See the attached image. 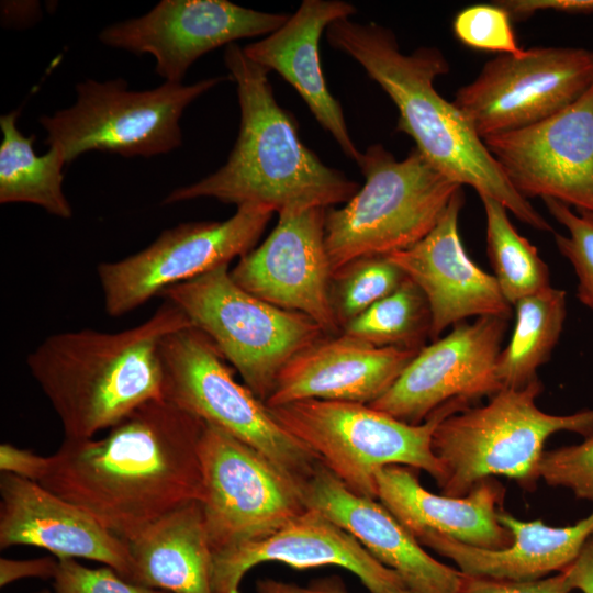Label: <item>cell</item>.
<instances>
[{
	"mask_svg": "<svg viewBox=\"0 0 593 593\" xmlns=\"http://www.w3.org/2000/svg\"><path fill=\"white\" fill-rule=\"evenodd\" d=\"M205 422L165 399L136 407L101 438L64 439L38 483L121 539L202 499Z\"/></svg>",
	"mask_w": 593,
	"mask_h": 593,
	"instance_id": "obj_1",
	"label": "cell"
},
{
	"mask_svg": "<svg viewBox=\"0 0 593 593\" xmlns=\"http://www.w3.org/2000/svg\"><path fill=\"white\" fill-rule=\"evenodd\" d=\"M329 45L355 59L390 97L399 112L396 130L407 134L440 172L479 197L501 202L524 224L552 232L550 223L508 182L467 118L440 96L434 81L449 71L443 52L422 46L405 54L394 33L373 22L339 19L326 29Z\"/></svg>",
	"mask_w": 593,
	"mask_h": 593,
	"instance_id": "obj_2",
	"label": "cell"
},
{
	"mask_svg": "<svg viewBox=\"0 0 593 593\" xmlns=\"http://www.w3.org/2000/svg\"><path fill=\"white\" fill-rule=\"evenodd\" d=\"M224 64L236 85L240 112L233 149L221 168L172 190L163 203L212 198L281 214L349 201L359 184L325 165L302 143L296 121L275 99L269 71L236 43L225 47Z\"/></svg>",
	"mask_w": 593,
	"mask_h": 593,
	"instance_id": "obj_3",
	"label": "cell"
},
{
	"mask_svg": "<svg viewBox=\"0 0 593 593\" xmlns=\"http://www.w3.org/2000/svg\"><path fill=\"white\" fill-rule=\"evenodd\" d=\"M190 325L176 304L164 300L149 318L131 328H82L45 338L26 363L58 415L65 438H92L145 402L164 399L160 343Z\"/></svg>",
	"mask_w": 593,
	"mask_h": 593,
	"instance_id": "obj_4",
	"label": "cell"
},
{
	"mask_svg": "<svg viewBox=\"0 0 593 593\" xmlns=\"http://www.w3.org/2000/svg\"><path fill=\"white\" fill-rule=\"evenodd\" d=\"M536 379L519 389H501L482 406L445 417L436 427L432 448L443 468L441 494L467 495L483 479L504 475L524 490H536L546 440L557 432L593 436V410L570 415L541 411Z\"/></svg>",
	"mask_w": 593,
	"mask_h": 593,
	"instance_id": "obj_5",
	"label": "cell"
},
{
	"mask_svg": "<svg viewBox=\"0 0 593 593\" xmlns=\"http://www.w3.org/2000/svg\"><path fill=\"white\" fill-rule=\"evenodd\" d=\"M356 164L365 184L344 206L325 212V246L333 273L354 259L413 246L462 188L416 147L398 160L383 145L372 144Z\"/></svg>",
	"mask_w": 593,
	"mask_h": 593,
	"instance_id": "obj_6",
	"label": "cell"
},
{
	"mask_svg": "<svg viewBox=\"0 0 593 593\" xmlns=\"http://www.w3.org/2000/svg\"><path fill=\"white\" fill-rule=\"evenodd\" d=\"M468 407L463 401L446 403L418 425L356 402L302 400L268 409L348 490L377 500V473L388 466L424 470L440 482L433 434L445 417Z\"/></svg>",
	"mask_w": 593,
	"mask_h": 593,
	"instance_id": "obj_7",
	"label": "cell"
},
{
	"mask_svg": "<svg viewBox=\"0 0 593 593\" xmlns=\"http://www.w3.org/2000/svg\"><path fill=\"white\" fill-rule=\"evenodd\" d=\"M163 398L249 445L302 485L321 460L286 430L245 384L212 340L193 325L160 343Z\"/></svg>",
	"mask_w": 593,
	"mask_h": 593,
	"instance_id": "obj_8",
	"label": "cell"
},
{
	"mask_svg": "<svg viewBox=\"0 0 593 593\" xmlns=\"http://www.w3.org/2000/svg\"><path fill=\"white\" fill-rule=\"evenodd\" d=\"M228 266L169 287L159 296L176 304L212 340L244 384L266 402L286 363L326 334L309 316L242 289Z\"/></svg>",
	"mask_w": 593,
	"mask_h": 593,
	"instance_id": "obj_9",
	"label": "cell"
},
{
	"mask_svg": "<svg viewBox=\"0 0 593 593\" xmlns=\"http://www.w3.org/2000/svg\"><path fill=\"white\" fill-rule=\"evenodd\" d=\"M231 80L217 76L191 85L166 82L150 90H130L123 79L76 86V102L40 123L45 143L61 152L67 164L90 150L124 157H152L169 153L182 144L180 119L197 98Z\"/></svg>",
	"mask_w": 593,
	"mask_h": 593,
	"instance_id": "obj_10",
	"label": "cell"
},
{
	"mask_svg": "<svg viewBox=\"0 0 593 593\" xmlns=\"http://www.w3.org/2000/svg\"><path fill=\"white\" fill-rule=\"evenodd\" d=\"M202 512L212 553L261 540L302 513L301 486L249 445L205 423Z\"/></svg>",
	"mask_w": 593,
	"mask_h": 593,
	"instance_id": "obj_11",
	"label": "cell"
},
{
	"mask_svg": "<svg viewBox=\"0 0 593 593\" xmlns=\"http://www.w3.org/2000/svg\"><path fill=\"white\" fill-rule=\"evenodd\" d=\"M593 83V51L535 46L486 61L454 104L483 141L539 123L574 103Z\"/></svg>",
	"mask_w": 593,
	"mask_h": 593,
	"instance_id": "obj_12",
	"label": "cell"
},
{
	"mask_svg": "<svg viewBox=\"0 0 593 593\" xmlns=\"http://www.w3.org/2000/svg\"><path fill=\"white\" fill-rule=\"evenodd\" d=\"M272 214L264 206L239 205L225 221L178 224L138 253L99 264L107 314L122 316L169 287L239 259L255 248Z\"/></svg>",
	"mask_w": 593,
	"mask_h": 593,
	"instance_id": "obj_13",
	"label": "cell"
},
{
	"mask_svg": "<svg viewBox=\"0 0 593 593\" xmlns=\"http://www.w3.org/2000/svg\"><path fill=\"white\" fill-rule=\"evenodd\" d=\"M510 320L499 316L461 322L424 346L378 400L369 405L418 425L452 401L469 404L502 389L496 363Z\"/></svg>",
	"mask_w": 593,
	"mask_h": 593,
	"instance_id": "obj_14",
	"label": "cell"
},
{
	"mask_svg": "<svg viewBox=\"0 0 593 593\" xmlns=\"http://www.w3.org/2000/svg\"><path fill=\"white\" fill-rule=\"evenodd\" d=\"M483 143L523 198L593 214V83L555 115Z\"/></svg>",
	"mask_w": 593,
	"mask_h": 593,
	"instance_id": "obj_15",
	"label": "cell"
},
{
	"mask_svg": "<svg viewBox=\"0 0 593 593\" xmlns=\"http://www.w3.org/2000/svg\"><path fill=\"white\" fill-rule=\"evenodd\" d=\"M289 16L226 0H163L142 16L109 25L99 38L114 48L150 54L166 82L181 83L202 55L237 40L269 35Z\"/></svg>",
	"mask_w": 593,
	"mask_h": 593,
	"instance_id": "obj_16",
	"label": "cell"
},
{
	"mask_svg": "<svg viewBox=\"0 0 593 593\" xmlns=\"http://www.w3.org/2000/svg\"><path fill=\"white\" fill-rule=\"evenodd\" d=\"M323 208L289 211L269 236L238 259L233 281L250 294L312 318L326 335L340 327L331 302L333 270L325 246Z\"/></svg>",
	"mask_w": 593,
	"mask_h": 593,
	"instance_id": "obj_17",
	"label": "cell"
},
{
	"mask_svg": "<svg viewBox=\"0 0 593 593\" xmlns=\"http://www.w3.org/2000/svg\"><path fill=\"white\" fill-rule=\"evenodd\" d=\"M462 188L450 199L430 232L413 246L387 255L424 293L432 340L469 317L511 318L512 305L493 275L467 254L459 235Z\"/></svg>",
	"mask_w": 593,
	"mask_h": 593,
	"instance_id": "obj_18",
	"label": "cell"
},
{
	"mask_svg": "<svg viewBox=\"0 0 593 593\" xmlns=\"http://www.w3.org/2000/svg\"><path fill=\"white\" fill-rule=\"evenodd\" d=\"M264 562L298 570L336 566L354 573L370 593H411L394 571L315 508L306 507L261 540L213 553L212 593H239L245 574Z\"/></svg>",
	"mask_w": 593,
	"mask_h": 593,
	"instance_id": "obj_19",
	"label": "cell"
},
{
	"mask_svg": "<svg viewBox=\"0 0 593 593\" xmlns=\"http://www.w3.org/2000/svg\"><path fill=\"white\" fill-rule=\"evenodd\" d=\"M0 548L24 545L60 558L104 563L134 583L133 562L123 539L75 504L38 482L10 473L0 477Z\"/></svg>",
	"mask_w": 593,
	"mask_h": 593,
	"instance_id": "obj_20",
	"label": "cell"
},
{
	"mask_svg": "<svg viewBox=\"0 0 593 593\" xmlns=\"http://www.w3.org/2000/svg\"><path fill=\"white\" fill-rule=\"evenodd\" d=\"M302 495L306 507L353 535L411 593L461 592L465 573L433 558L380 502L353 493L322 462L302 485Z\"/></svg>",
	"mask_w": 593,
	"mask_h": 593,
	"instance_id": "obj_21",
	"label": "cell"
},
{
	"mask_svg": "<svg viewBox=\"0 0 593 593\" xmlns=\"http://www.w3.org/2000/svg\"><path fill=\"white\" fill-rule=\"evenodd\" d=\"M419 350L376 347L342 333L325 335L286 363L265 404L275 407L302 400L370 404Z\"/></svg>",
	"mask_w": 593,
	"mask_h": 593,
	"instance_id": "obj_22",
	"label": "cell"
},
{
	"mask_svg": "<svg viewBox=\"0 0 593 593\" xmlns=\"http://www.w3.org/2000/svg\"><path fill=\"white\" fill-rule=\"evenodd\" d=\"M376 479L377 500L416 540L433 533L488 550L505 549L513 541L497 518L505 488L494 478L481 480L461 497L429 492L405 466L384 467Z\"/></svg>",
	"mask_w": 593,
	"mask_h": 593,
	"instance_id": "obj_23",
	"label": "cell"
},
{
	"mask_svg": "<svg viewBox=\"0 0 593 593\" xmlns=\"http://www.w3.org/2000/svg\"><path fill=\"white\" fill-rule=\"evenodd\" d=\"M356 11L351 3L342 0H304L277 31L243 49L250 60L289 82L318 124L357 163L361 152L350 137L339 102L326 85L318 48L328 25L353 16Z\"/></svg>",
	"mask_w": 593,
	"mask_h": 593,
	"instance_id": "obj_24",
	"label": "cell"
},
{
	"mask_svg": "<svg viewBox=\"0 0 593 593\" xmlns=\"http://www.w3.org/2000/svg\"><path fill=\"white\" fill-rule=\"evenodd\" d=\"M497 518L513 537L505 549L477 548L433 533L422 535L417 541L456 562L467 575L529 581L568 568L593 535V512L564 527L549 526L541 519L519 521L504 510Z\"/></svg>",
	"mask_w": 593,
	"mask_h": 593,
	"instance_id": "obj_25",
	"label": "cell"
},
{
	"mask_svg": "<svg viewBox=\"0 0 593 593\" xmlns=\"http://www.w3.org/2000/svg\"><path fill=\"white\" fill-rule=\"evenodd\" d=\"M124 541L135 584L168 593H212L213 553L200 501L175 508Z\"/></svg>",
	"mask_w": 593,
	"mask_h": 593,
	"instance_id": "obj_26",
	"label": "cell"
},
{
	"mask_svg": "<svg viewBox=\"0 0 593 593\" xmlns=\"http://www.w3.org/2000/svg\"><path fill=\"white\" fill-rule=\"evenodd\" d=\"M19 113L11 111L0 118V202L31 203L54 216L69 219L72 210L63 192L65 157L55 147L37 155L35 136L23 135L16 126Z\"/></svg>",
	"mask_w": 593,
	"mask_h": 593,
	"instance_id": "obj_27",
	"label": "cell"
},
{
	"mask_svg": "<svg viewBox=\"0 0 593 593\" xmlns=\"http://www.w3.org/2000/svg\"><path fill=\"white\" fill-rule=\"evenodd\" d=\"M515 324L496 363L502 389H519L538 379L559 342L567 316V296L561 289L548 287L518 300Z\"/></svg>",
	"mask_w": 593,
	"mask_h": 593,
	"instance_id": "obj_28",
	"label": "cell"
},
{
	"mask_svg": "<svg viewBox=\"0 0 593 593\" xmlns=\"http://www.w3.org/2000/svg\"><path fill=\"white\" fill-rule=\"evenodd\" d=\"M480 199L486 219V250L493 276L513 306L522 298L551 286L549 268L537 247L515 230L507 209L490 197Z\"/></svg>",
	"mask_w": 593,
	"mask_h": 593,
	"instance_id": "obj_29",
	"label": "cell"
},
{
	"mask_svg": "<svg viewBox=\"0 0 593 593\" xmlns=\"http://www.w3.org/2000/svg\"><path fill=\"white\" fill-rule=\"evenodd\" d=\"M340 333L376 347L419 350L430 334L427 300L406 277L392 293L344 325Z\"/></svg>",
	"mask_w": 593,
	"mask_h": 593,
	"instance_id": "obj_30",
	"label": "cell"
},
{
	"mask_svg": "<svg viewBox=\"0 0 593 593\" xmlns=\"http://www.w3.org/2000/svg\"><path fill=\"white\" fill-rule=\"evenodd\" d=\"M405 279V273L387 255L360 257L336 270L331 282V302L340 331Z\"/></svg>",
	"mask_w": 593,
	"mask_h": 593,
	"instance_id": "obj_31",
	"label": "cell"
},
{
	"mask_svg": "<svg viewBox=\"0 0 593 593\" xmlns=\"http://www.w3.org/2000/svg\"><path fill=\"white\" fill-rule=\"evenodd\" d=\"M542 201L553 219L567 230V235L553 234L555 243L574 269L578 300L593 313V214L574 212L552 199Z\"/></svg>",
	"mask_w": 593,
	"mask_h": 593,
	"instance_id": "obj_32",
	"label": "cell"
},
{
	"mask_svg": "<svg viewBox=\"0 0 593 593\" xmlns=\"http://www.w3.org/2000/svg\"><path fill=\"white\" fill-rule=\"evenodd\" d=\"M456 38L463 45L499 55H516L518 45L508 13L495 2L473 4L458 12L452 21Z\"/></svg>",
	"mask_w": 593,
	"mask_h": 593,
	"instance_id": "obj_33",
	"label": "cell"
},
{
	"mask_svg": "<svg viewBox=\"0 0 593 593\" xmlns=\"http://www.w3.org/2000/svg\"><path fill=\"white\" fill-rule=\"evenodd\" d=\"M539 475L548 485L570 489L578 499L593 502V436L544 451Z\"/></svg>",
	"mask_w": 593,
	"mask_h": 593,
	"instance_id": "obj_34",
	"label": "cell"
},
{
	"mask_svg": "<svg viewBox=\"0 0 593 593\" xmlns=\"http://www.w3.org/2000/svg\"><path fill=\"white\" fill-rule=\"evenodd\" d=\"M53 581L55 593H164L128 582L110 567L88 568L74 558L58 559Z\"/></svg>",
	"mask_w": 593,
	"mask_h": 593,
	"instance_id": "obj_35",
	"label": "cell"
},
{
	"mask_svg": "<svg viewBox=\"0 0 593 593\" xmlns=\"http://www.w3.org/2000/svg\"><path fill=\"white\" fill-rule=\"evenodd\" d=\"M567 570L549 578L529 581L495 580L465 574L460 593H570Z\"/></svg>",
	"mask_w": 593,
	"mask_h": 593,
	"instance_id": "obj_36",
	"label": "cell"
},
{
	"mask_svg": "<svg viewBox=\"0 0 593 593\" xmlns=\"http://www.w3.org/2000/svg\"><path fill=\"white\" fill-rule=\"evenodd\" d=\"M51 465L52 456H41L7 443L0 445L1 473L40 482L47 474Z\"/></svg>",
	"mask_w": 593,
	"mask_h": 593,
	"instance_id": "obj_37",
	"label": "cell"
},
{
	"mask_svg": "<svg viewBox=\"0 0 593 593\" xmlns=\"http://www.w3.org/2000/svg\"><path fill=\"white\" fill-rule=\"evenodd\" d=\"M502 7L512 21H524L541 11L566 14H593V0H501Z\"/></svg>",
	"mask_w": 593,
	"mask_h": 593,
	"instance_id": "obj_38",
	"label": "cell"
},
{
	"mask_svg": "<svg viewBox=\"0 0 593 593\" xmlns=\"http://www.w3.org/2000/svg\"><path fill=\"white\" fill-rule=\"evenodd\" d=\"M58 559L43 557L29 560L0 559V585L5 586L25 578H54Z\"/></svg>",
	"mask_w": 593,
	"mask_h": 593,
	"instance_id": "obj_39",
	"label": "cell"
},
{
	"mask_svg": "<svg viewBox=\"0 0 593 593\" xmlns=\"http://www.w3.org/2000/svg\"><path fill=\"white\" fill-rule=\"evenodd\" d=\"M257 593H347L339 580L324 579L302 586L270 578L256 582Z\"/></svg>",
	"mask_w": 593,
	"mask_h": 593,
	"instance_id": "obj_40",
	"label": "cell"
},
{
	"mask_svg": "<svg viewBox=\"0 0 593 593\" xmlns=\"http://www.w3.org/2000/svg\"><path fill=\"white\" fill-rule=\"evenodd\" d=\"M566 570L572 590L593 593V535L588 539L578 558Z\"/></svg>",
	"mask_w": 593,
	"mask_h": 593,
	"instance_id": "obj_41",
	"label": "cell"
},
{
	"mask_svg": "<svg viewBox=\"0 0 593 593\" xmlns=\"http://www.w3.org/2000/svg\"><path fill=\"white\" fill-rule=\"evenodd\" d=\"M37 593H51V592H49V591H47V590H43V591H41V592H37Z\"/></svg>",
	"mask_w": 593,
	"mask_h": 593,
	"instance_id": "obj_42",
	"label": "cell"
},
{
	"mask_svg": "<svg viewBox=\"0 0 593 593\" xmlns=\"http://www.w3.org/2000/svg\"><path fill=\"white\" fill-rule=\"evenodd\" d=\"M164 593H168V592H164Z\"/></svg>",
	"mask_w": 593,
	"mask_h": 593,
	"instance_id": "obj_43",
	"label": "cell"
}]
</instances>
